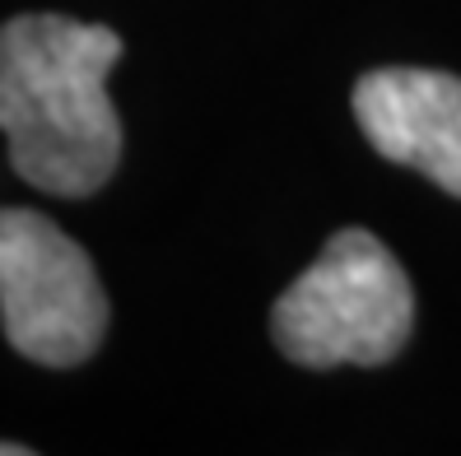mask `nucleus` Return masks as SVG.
<instances>
[{
	"label": "nucleus",
	"mask_w": 461,
	"mask_h": 456,
	"mask_svg": "<svg viewBox=\"0 0 461 456\" xmlns=\"http://www.w3.org/2000/svg\"><path fill=\"white\" fill-rule=\"evenodd\" d=\"M122 38L66 14H14L0 29V136L10 168L47 196L79 201L122 164L107 75Z\"/></svg>",
	"instance_id": "obj_1"
},
{
	"label": "nucleus",
	"mask_w": 461,
	"mask_h": 456,
	"mask_svg": "<svg viewBox=\"0 0 461 456\" xmlns=\"http://www.w3.org/2000/svg\"><path fill=\"white\" fill-rule=\"evenodd\" d=\"M415 326V289L368 228H340L270 308L280 354L303 368L392 363Z\"/></svg>",
	"instance_id": "obj_2"
},
{
	"label": "nucleus",
	"mask_w": 461,
	"mask_h": 456,
	"mask_svg": "<svg viewBox=\"0 0 461 456\" xmlns=\"http://www.w3.org/2000/svg\"><path fill=\"white\" fill-rule=\"evenodd\" d=\"M0 326L23 359L75 368L107 331V293L89 252L38 210H0Z\"/></svg>",
	"instance_id": "obj_3"
},
{
	"label": "nucleus",
	"mask_w": 461,
	"mask_h": 456,
	"mask_svg": "<svg viewBox=\"0 0 461 456\" xmlns=\"http://www.w3.org/2000/svg\"><path fill=\"white\" fill-rule=\"evenodd\" d=\"M355 117L364 140L461 196V79L447 70L387 66L355 85Z\"/></svg>",
	"instance_id": "obj_4"
},
{
	"label": "nucleus",
	"mask_w": 461,
	"mask_h": 456,
	"mask_svg": "<svg viewBox=\"0 0 461 456\" xmlns=\"http://www.w3.org/2000/svg\"><path fill=\"white\" fill-rule=\"evenodd\" d=\"M29 447H14V443H0V456H23Z\"/></svg>",
	"instance_id": "obj_5"
}]
</instances>
